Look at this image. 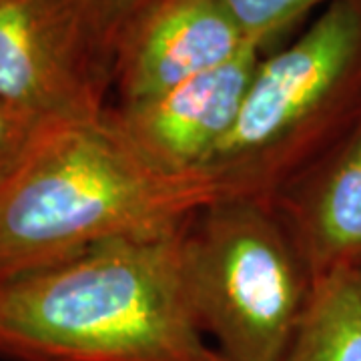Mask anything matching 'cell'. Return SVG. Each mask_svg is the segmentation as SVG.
Wrapping results in <instances>:
<instances>
[{"mask_svg": "<svg viewBox=\"0 0 361 361\" xmlns=\"http://www.w3.org/2000/svg\"><path fill=\"white\" fill-rule=\"evenodd\" d=\"M219 195L209 175L147 163L106 111L42 123L0 177V283L106 243L173 235Z\"/></svg>", "mask_w": 361, "mask_h": 361, "instance_id": "cell-1", "label": "cell"}, {"mask_svg": "<svg viewBox=\"0 0 361 361\" xmlns=\"http://www.w3.org/2000/svg\"><path fill=\"white\" fill-rule=\"evenodd\" d=\"M0 355L13 361H225L189 303L179 231L106 243L0 283Z\"/></svg>", "mask_w": 361, "mask_h": 361, "instance_id": "cell-2", "label": "cell"}, {"mask_svg": "<svg viewBox=\"0 0 361 361\" xmlns=\"http://www.w3.org/2000/svg\"><path fill=\"white\" fill-rule=\"evenodd\" d=\"M361 118V0H331L263 56L209 177L221 195L275 199Z\"/></svg>", "mask_w": 361, "mask_h": 361, "instance_id": "cell-3", "label": "cell"}, {"mask_svg": "<svg viewBox=\"0 0 361 361\" xmlns=\"http://www.w3.org/2000/svg\"><path fill=\"white\" fill-rule=\"evenodd\" d=\"M197 323L225 361H281L315 281L273 199L219 195L179 231Z\"/></svg>", "mask_w": 361, "mask_h": 361, "instance_id": "cell-4", "label": "cell"}, {"mask_svg": "<svg viewBox=\"0 0 361 361\" xmlns=\"http://www.w3.org/2000/svg\"><path fill=\"white\" fill-rule=\"evenodd\" d=\"M113 89L63 0H0V101L40 123L103 115Z\"/></svg>", "mask_w": 361, "mask_h": 361, "instance_id": "cell-5", "label": "cell"}, {"mask_svg": "<svg viewBox=\"0 0 361 361\" xmlns=\"http://www.w3.org/2000/svg\"><path fill=\"white\" fill-rule=\"evenodd\" d=\"M261 42H249L225 65L211 68L151 99L109 104L106 115L139 155L177 177L209 175L231 135L263 59Z\"/></svg>", "mask_w": 361, "mask_h": 361, "instance_id": "cell-6", "label": "cell"}, {"mask_svg": "<svg viewBox=\"0 0 361 361\" xmlns=\"http://www.w3.org/2000/svg\"><path fill=\"white\" fill-rule=\"evenodd\" d=\"M249 42L215 0H153L118 42L113 65L115 103L151 99L225 65Z\"/></svg>", "mask_w": 361, "mask_h": 361, "instance_id": "cell-7", "label": "cell"}, {"mask_svg": "<svg viewBox=\"0 0 361 361\" xmlns=\"http://www.w3.org/2000/svg\"><path fill=\"white\" fill-rule=\"evenodd\" d=\"M313 281L361 263V118L273 199Z\"/></svg>", "mask_w": 361, "mask_h": 361, "instance_id": "cell-8", "label": "cell"}, {"mask_svg": "<svg viewBox=\"0 0 361 361\" xmlns=\"http://www.w3.org/2000/svg\"><path fill=\"white\" fill-rule=\"evenodd\" d=\"M281 361H361V297L351 271L315 283Z\"/></svg>", "mask_w": 361, "mask_h": 361, "instance_id": "cell-9", "label": "cell"}, {"mask_svg": "<svg viewBox=\"0 0 361 361\" xmlns=\"http://www.w3.org/2000/svg\"><path fill=\"white\" fill-rule=\"evenodd\" d=\"M66 8L77 18L97 59L111 73L118 42L133 20L153 0H63Z\"/></svg>", "mask_w": 361, "mask_h": 361, "instance_id": "cell-10", "label": "cell"}, {"mask_svg": "<svg viewBox=\"0 0 361 361\" xmlns=\"http://www.w3.org/2000/svg\"><path fill=\"white\" fill-rule=\"evenodd\" d=\"M233 23L241 28L245 39L265 44L285 26L301 18L319 4L331 0H215Z\"/></svg>", "mask_w": 361, "mask_h": 361, "instance_id": "cell-11", "label": "cell"}, {"mask_svg": "<svg viewBox=\"0 0 361 361\" xmlns=\"http://www.w3.org/2000/svg\"><path fill=\"white\" fill-rule=\"evenodd\" d=\"M40 125L39 118L0 101V177L25 153Z\"/></svg>", "mask_w": 361, "mask_h": 361, "instance_id": "cell-12", "label": "cell"}, {"mask_svg": "<svg viewBox=\"0 0 361 361\" xmlns=\"http://www.w3.org/2000/svg\"><path fill=\"white\" fill-rule=\"evenodd\" d=\"M351 275H353V281H355V287H357V291H360V297H361V263L355 267V269L351 271Z\"/></svg>", "mask_w": 361, "mask_h": 361, "instance_id": "cell-13", "label": "cell"}]
</instances>
